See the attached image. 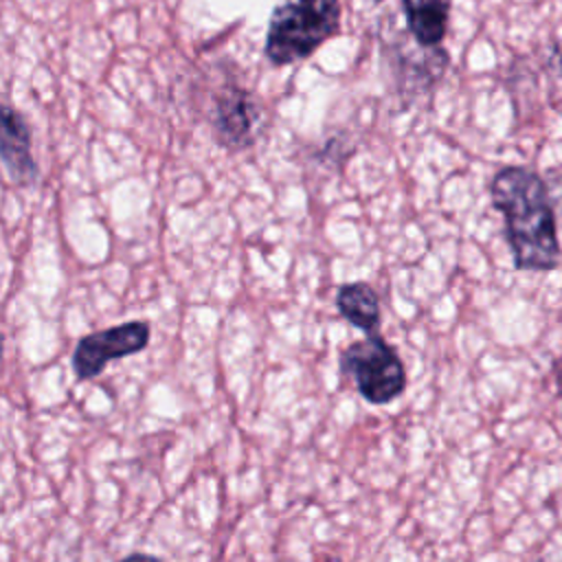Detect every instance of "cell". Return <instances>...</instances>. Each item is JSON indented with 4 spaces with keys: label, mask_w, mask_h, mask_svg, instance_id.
<instances>
[{
    "label": "cell",
    "mask_w": 562,
    "mask_h": 562,
    "mask_svg": "<svg viewBox=\"0 0 562 562\" xmlns=\"http://www.w3.org/2000/svg\"><path fill=\"white\" fill-rule=\"evenodd\" d=\"M340 371L349 375L369 404H389L406 389V369L397 351L380 336L369 334L340 353Z\"/></svg>",
    "instance_id": "3957f363"
},
{
    "label": "cell",
    "mask_w": 562,
    "mask_h": 562,
    "mask_svg": "<svg viewBox=\"0 0 562 562\" xmlns=\"http://www.w3.org/2000/svg\"><path fill=\"white\" fill-rule=\"evenodd\" d=\"M149 336L151 329L145 321H127L108 329L86 334L77 340L72 349V371L79 380H92L112 360L143 351L149 345Z\"/></svg>",
    "instance_id": "277c9868"
},
{
    "label": "cell",
    "mask_w": 562,
    "mask_h": 562,
    "mask_svg": "<svg viewBox=\"0 0 562 562\" xmlns=\"http://www.w3.org/2000/svg\"><path fill=\"white\" fill-rule=\"evenodd\" d=\"M340 26V0H281L268 22L266 57L294 64L310 57Z\"/></svg>",
    "instance_id": "7a4b0ae2"
},
{
    "label": "cell",
    "mask_w": 562,
    "mask_h": 562,
    "mask_svg": "<svg viewBox=\"0 0 562 562\" xmlns=\"http://www.w3.org/2000/svg\"><path fill=\"white\" fill-rule=\"evenodd\" d=\"M553 380H555V391H558V397L562 402V358L553 362Z\"/></svg>",
    "instance_id": "30bf717a"
},
{
    "label": "cell",
    "mask_w": 562,
    "mask_h": 562,
    "mask_svg": "<svg viewBox=\"0 0 562 562\" xmlns=\"http://www.w3.org/2000/svg\"><path fill=\"white\" fill-rule=\"evenodd\" d=\"M452 0H402L411 35L426 48H437L448 29Z\"/></svg>",
    "instance_id": "ba28073f"
},
{
    "label": "cell",
    "mask_w": 562,
    "mask_h": 562,
    "mask_svg": "<svg viewBox=\"0 0 562 562\" xmlns=\"http://www.w3.org/2000/svg\"><path fill=\"white\" fill-rule=\"evenodd\" d=\"M119 562H162V560L156 555H149V553H130V555L121 558Z\"/></svg>",
    "instance_id": "9c48e42d"
},
{
    "label": "cell",
    "mask_w": 562,
    "mask_h": 562,
    "mask_svg": "<svg viewBox=\"0 0 562 562\" xmlns=\"http://www.w3.org/2000/svg\"><path fill=\"white\" fill-rule=\"evenodd\" d=\"M336 307L340 316L351 323L356 329L369 334H380V296L378 292L364 283V281H353V283H342L336 290Z\"/></svg>",
    "instance_id": "52a82bcc"
},
{
    "label": "cell",
    "mask_w": 562,
    "mask_h": 562,
    "mask_svg": "<svg viewBox=\"0 0 562 562\" xmlns=\"http://www.w3.org/2000/svg\"><path fill=\"white\" fill-rule=\"evenodd\" d=\"M2 162L9 178L20 184L29 187L37 180L40 169L31 151V130L20 112L9 105H2Z\"/></svg>",
    "instance_id": "8992f818"
},
{
    "label": "cell",
    "mask_w": 562,
    "mask_h": 562,
    "mask_svg": "<svg viewBox=\"0 0 562 562\" xmlns=\"http://www.w3.org/2000/svg\"><path fill=\"white\" fill-rule=\"evenodd\" d=\"M263 110L244 88H226L215 99L213 130L217 140L228 149H244L255 143L261 130Z\"/></svg>",
    "instance_id": "5b68a950"
},
{
    "label": "cell",
    "mask_w": 562,
    "mask_h": 562,
    "mask_svg": "<svg viewBox=\"0 0 562 562\" xmlns=\"http://www.w3.org/2000/svg\"><path fill=\"white\" fill-rule=\"evenodd\" d=\"M490 195L505 220L514 268L527 272L553 270L560 263V241L540 176L525 167H505L492 178Z\"/></svg>",
    "instance_id": "6da1fadb"
}]
</instances>
